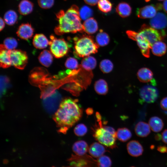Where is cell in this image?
<instances>
[{
	"mask_svg": "<svg viewBox=\"0 0 167 167\" xmlns=\"http://www.w3.org/2000/svg\"><path fill=\"white\" fill-rule=\"evenodd\" d=\"M68 167H97V160L87 155L79 156L72 155L67 160Z\"/></svg>",
	"mask_w": 167,
	"mask_h": 167,
	"instance_id": "cell-7",
	"label": "cell"
},
{
	"mask_svg": "<svg viewBox=\"0 0 167 167\" xmlns=\"http://www.w3.org/2000/svg\"><path fill=\"white\" fill-rule=\"evenodd\" d=\"M166 44L161 41H157L152 45L151 49L152 53L157 56H161L165 54L167 50Z\"/></svg>",
	"mask_w": 167,
	"mask_h": 167,
	"instance_id": "cell-25",
	"label": "cell"
},
{
	"mask_svg": "<svg viewBox=\"0 0 167 167\" xmlns=\"http://www.w3.org/2000/svg\"><path fill=\"white\" fill-rule=\"evenodd\" d=\"M0 66L3 68H6L11 66L9 50L3 44H1L0 46Z\"/></svg>",
	"mask_w": 167,
	"mask_h": 167,
	"instance_id": "cell-18",
	"label": "cell"
},
{
	"mask_svg": "<svg viewBox=\"0 0 167 167\" xmlns=\"http://www.w3.org/2000/svg\"><path fill=\"white\" fill-rule=\"evenodd\" d=\"M96 41L99 46L103 47L109 44L110 38L108 34L101 29L96 36Z\"/></svg>",
	"mask_w": 167,
	"mask_h": 167,
	"instance_id": "cell-32",
	"label": "cell"
},
{
	"mask_svg": "<svg viewBox=\"0 0 167 167\" xmlns=\"http://www.w3.org/2000/svg\"><path fill=\"white\" fill-rule=\"evenodd\" d=\"M132 136L131 131L126 127L119 128L116 131V138L122 142L127 141Z\"/></svg>",
	"mask_w": 167,
	"mask_h": 167,
	"instance_id": "cell-31",
	"label": "cell"
},
{
	"mask_svg": "<svg viewBox=\"0 0 167 167\" xmlns=\"http://www.w3.org/2000/svg\"><path fill=\"white\" fill-rule=\"evenodd\" d=\"M47 71L41 67H37L31 71L29 76L30 82L35 85H41L51 77Z\"/></svg>",
	"mask_w": 167,
	"mask_h": 167,
	"instance_id": "cell-12",
	"label": "cell"
},
{
	"mask_svg": "<svg viewBox=\"0 0 167 167\" xmlns=\"http://www.w3.org/2000/svg\"><path fill=\"white\" fill-rule=\"evenodd\" d=\"M74 54L79 57H85L98 52L99 46L90 36L83 35L75 37Z\"/></svg>",
	"mask_w": 167,
	"mask_h": 167,
	"instance_id": "cell-3",
	"label": "cell"
},
{
	"mask_svg": "<svg viewBox=\"0 0 167 167\" xmlns=\"http://www.w3.org/2000/svg\"><path fill=\"white\" fill-rule=\"evenodd\" d=\"M1 92H5L6 88H7L9 84V79L6 76H1L0 77Z\"/></svg>",
	"mask_w": 167,
	"mask_h": 167,
	"instance_id": "cell-42",
	"label": "cell"
},
{
	"mask_svg": "<svg viewBox=\"0 0 167 167\" xmlns=\"http://www.w3.org/2000/svg\"><path fill=\"white\" fill-rule=\"evenodd\" d=\"M135 131L136 135L140 137L147 136L150 133V127L147 123L140 121L135 125Z\"/></svg>",
	"mask_w": 167,
	"mask_h": 167,
	"instance_id": "cell-21",
	"label": "cell"
},
{
	"mask_svg": "<svg viewBox=\"0 0 167 167\" xmlns=\"http://www.w3.org/2000/svg\"><path fill=\"white\" fill-rule=\"evenodd\" d=\"M160 106L163 110L167 111V97L163 98L161 101Z\"/></svg>",
	"mask_w": 167,
	"mask_h": 167,
	"instance_id": "cell-43",
	"label": "cell"
},
{
	"mask_svg": "<svg viewBox=\"0 0 167 167\" xmlns=\"http://www.w3.org/2000/svg\"><path fill=\"white\" fill-rule=\"evenodd\" d=\"M126 33L130 38L137 42L143 55L146 58L149 57L150 49L152 46L149 42L139 32L128 30Z\"/></svg>",
	"mask_w": 167,
	"mask_h": 167,
	"instance_id": "cell-8",
	"label": "cell"
},
{
	"mask_svg": "<svg viewBox=\"0 0 167 167\" xmlns=\"http://www.w3.org/2000/svg\"><path fill=\"white\" fill-rule=\"evenodd\" d=\"M99 9L104 13H108L112 10V5L109 0H99L97 3Z\"/></svg>",
	"mask_w": 167,
	"mask_h": 167,
	"instance_id": "cell-35",
	"label": "cell"
},
{
	"mask_svg": "<svg viewBox=\"0 0 167 167\" xmlns=\"http://www.w3.org/2000/svg\"><path fill=\"white\" fill-rule=\"evenodd\" d=\"M87 4L93 6L97 4L99 0H84Z\"/></svg>",
	"mask_w": 167,
	"mask_h": 167,
	"instance_id": "cell-46",
	"label": "cell"
},
{
	"mask_svg": "<svg viewBox=\"0 0 167 167\" xmlns=\"http://www.w3.org/2000/svg\"><path fill=\"white\" fill-rule=\"evenodd\" d=\"M97 167H111L112 161L110 158L106 155H102L97 160Z\"/></svg>",
	"mask_w": 167,
	"mask_h": 167,
	"instance_id": "cell-37",
	"label": "cell"
},
{
	"mask_svg": "<svg viewBox=\"0 0 167 167\" xmlns=\"http://www.w3.org/2000/svg\"><path fill=\"white\" fill-rule=\"evenodd\" d=\"M163 7L164 11L167 13V0H165L163 2Z\"/></svg>",
	"mask_w": 167,
	"mask_h": 167,
	"instance_id": "cell-48",
	"label": "cell"
},
{
	"mask_svg": "<svg viewBox=\"0 0 167 167\" xmlns=\"http://www.w3.org/2000/svg\"><path fill=\"white\" fill-rule=\"evenodd\" d=\"M129 154L133 157L139 156L143 153V149L141 143L138 141L132 140L129 142L126 145Z\"/></svg>",
	"mask_w": 167,
	"mask_h": 167,
	"instance_id": "cell-16",
	"label": "cell"
},
{
	"mask_svg": "<svg viewBox=\"0 0 167 167\" xmlns=\"http://www.w3.org/2000/svg\"><path fill=\"white\" fill-rule=\"evenodd\" d=\"M56 16L59 23L54 30L57 35H61L65 33L84 31L79 9L76 5H72L65 12L63 10L60 11Z\"/></svg>",
	"mask_w": 167,
	"mask_h": 167,
	"instance_id": "cell-2",
	"label": "cell"
},
{
	"mask_svg": "<svg viewBox=\"0 0 167 167\" xmlns=\"http://www.w3.org/2000/svg\"><path fill=\"white\" fill-rule=\"evenodd\" d=\"M40 6L43 9H49L54 5V0H38Z\"/></svg>",
	"mask_w": 167,
	"mask_h": 167,
	"instance_id": "cell-41",
	"label": "cell"
},
{
	"mask_svg": "<svg viewBox=\"0 0 167 167\" xmlns=\"http://www.w3.org/2000/svg\"><path fill=\"white\" fill-rule=\"evenodd\" d=\"M77 100L66 98L61 103L56 112L54 119L57 123L64 131L73 126L80 119L82 111Z\"/></svg>",
	"mask_w": 167,
	"mask_h": 167,
	"instance_id": "cell-1",
	"label": "cell"
},
{
	"mask_svg": "<svg viewBox=\"0 0 167 167\" xmlns=\"http://www.w3.org/2000/svg\"><path fill=\"white\" fill-rule=\"evenodd\" d=\"M139 96L141 101L144 102L151 103L154 102L159 96V92L155 87L147 85L142 87L139 90Z\"/></svg>",
	"mask_w": 167,
	"mask_h": 167,
	"instance_id": "cell-11",
	"label": "cell"
},
{
	"mask_svg": "<svg viewBox=\"0 0 167 167\" xmlns=\"http://www.w3.org/2000/svg\"><path fill=\"white\" fill-rule=\"evenodd\" d=\"M157 150L162 153L167 152V147L165 145L159 146L157 147Z\"/></svg>",
	"mask_w": 167,
	"mask_h": 167,
	"instance_id": "cell-45",
	"label": "cell"
},
{
	"mask_svg": "<svg viewBox=\"0 0 167 167\" xmlns=\"http://www.w3.org/2000/svg\"><path fill=\"white\" fill-rule=\"evenodd\" d=\"M94 88L96 93L101 95H106L108 91L107 83L102 79H99L95 82Z\"/></svg>",
	"mask_w": 167,
	"mask_h": 167,
	"instance_id": "cell-30",
	"label": "cell"
},
{
	"mask_svg": "<svg viewBox=\"0 0 167 167\" xmlns=\"http://www.w3.org/2000/svg\"><path fill=\"white\" fill-rule=\"evenodd\" d=\"M101 117L97 118L99 122L94 130L93 135L96 140L103 145L113 148L116 146V132L114 129L109 126H103Z\"/></svg>",
	"mask_w": 167,
	"mask_h": 167,
	"instance_id": "cell-4",
	"label": "cell"
},
{
	"mask_svg": "<svg viewBox=\"0 0 167 167\" xmlns=\"http://www.w3.org/2000/svg\"><path fill=\"white\" fill-rule=\"evenodd\" d=\"M84 31L88 34H93L98 30V25L96 20L90 18L85 20L83 24Z\"/></svg>",
	"mask_w": 167,
	"mask_h": 167,
	"instance_id": "cell-22",
	"label": "cell"
},
{
	"mask_svg": "<svg viewBox=\"0 0 167 167\" xmlns=\"http://www.w3.org/2000/svg\"><path fill=\"white\" fill-rule=\"evenodd\" d=\"M50 50L55 58H60L66 55L69 50V44L63 38H58L53 35L50 36Z\"/></svg>",
	"mask_w": 167,
	"mask_h": 167,
	"instance_id": "cell-6",
	"label": "cell"
},
{
	"mask_svg": "<svg viewBox=\"0 0 167 167\" xmlns=\"http://www.w3.org/2000/svg\"><path fill=\"white\" fill-rule=\"evenodd\" d=\"M151 27L157 30H161L162 32L165 35L163 31L167 27V17L162 12H158L150 21Z\"/></svg>",
	"mask_w": 167,
	"mask_h": 167,
	"instance_id": "cell-14",
	"label": "cell"
},
{
	"mask_svg": "<svg viewBox=\"0 0 167 167\" xmlns=\"http://www.w3.org/2000/svg\"><path fill=\"white\" fill-rule=\"evenodd\" d=\"M49 42L44 34H37L34 36L32 43L36 48L42 49L46 48L49 45Z\"/></svg>",
	"mask_w": 167,
	"mask_h": 167,
	"instance_id": "cell-23",
	"label": "cell"
},
{
	"mask_svg": "<svg viewBox=\"0 0 167 167\" xmlns=\"http://www.w3.org/2000/svg\"><path fill=\"white\" fill-rule=\"evenodd\" d=\"M43 106L49 113H53L58 109L61 96L57 90L42 93Z\"/></svg>",
	"mask_w": 167,
	"mask_h": 167,
	"instance_id": "cell-5",
	"label": "cell"
},
{
	"mask_svg": "<svg viewBox=\"0 0 167 167\" xmlns=\"http://www.w3.org/2000/svg\"><path fill=\"white\" fill-rule=\"evenodd\" d=\"M88 151L92 157L97 158L103 155L106 150L103 144L100 143L95 142L90 145Z\"/></svg>",
	"mask_w": 167,
	"mask_h": 167,
	"instance_id": "cell-19",
	"label": "cell"
},
{
	"mask_svg": "<svg viewBox=\"0 0 167 167\" xmlns=\"http://www.w3.org/2000/svg\"><path fill=\"white\" fill-rule=\"evenodd\" d=\"M74 131L75 134L77 136H82L87 133L88 129L84 124L80 123L75 126Z\"/></svg>",
	"mask_w": 167,
	"mask_h": 167,
	"instance_id": "cell-39",
	"label": "cell"
},
{
	"mask_svg": "<svg viewBox=\"0 0 167 167\" xmlns=\"http://www.w3.org/2000/svg\"><path fill=\"white\" fill-rule=\"evenodd\" d=\"M34 29L31 24H22L19 27L16 33L17 36L21 39L27 40L32 36Z\"/></svg>",
	"mask_w": 167,
	"mask_h": 167,
	"instance_id": "cell-15",
	"label": "cell"
},
{
	"mask_svg": "<svg viewBox=\"0 0 167 167\" xmlns=\"http://www.w3.org/2000/svg\"><path fill=\"white\" fill-rule=\"evenodd\" d=\"M80 18L83 20H86L90 18L93 15L92 10L86 6H82L79 11Z\"/></svg>",
	"mask_w": 167,
	"mask_h": 167,
	"instance_id": "cell-36",
	"label": "cell"
},
{
	"mask_svg": "<svg viewBox=\"0 0 167 167\" xmlns=\"http://www.w3.org/2000/svg\"><path fill=\"white\" fill-rule=\"evenodd\" d=\"M88 143L83 140L76 141L73 144L72 147L73 151L76 155L79 156L86 155L88 150Z\"/></svg>",
	"mask_w": 167,
	"mask_h": 167,
	"instance_id": "cell-20",
	"label": "cell"
},
{
	"mask_svg": "<svg viewBox=\"0 0 167 167\" xmlns=\"http://www.w3.org/2000/svg\"><path fill=\"white\" fill-rule=\"evenodd\" d=\"M33 4L28 0L21 1L18 6V11L20 14L23 15H28L33 11Z\"/></svg>",
	"mask_w": 167,
	"mask_h": 167,
	"instance_id": "cell-26",
	"label": "cell"
},
{
	"mask_svg": "<svg viewBox=\"0 0 167 167\" xmlns=\"http://www.w3.org/2000/svg\"><path fill=\"white\" fill-rule=\"evenodd\" d=\"M97 62L93 56H88L85 57L81 62V66L84 69L90 71L94 69L96 67Z\"/></svg>",
	"mask_w": 167,
	"mask_h": 167,
	"instance_id": "cell-29",
	"label": "cell"
},
{
	"mask_svg": "<svg viewBox=\"0 0 167 167\" xmlns=\"http://www.w3.org/2000/svg\"><path fill=\"white\" fill-rule=\"evenodd\" d=\"M4 45L9 50L14 49L18 45V42L15 38L13 37H7L3 41Z\"/></svg>",
	"mask_w": 167,
	"mask_h": 167,
	"instance_id": "cell-38",
	"label": "cell"
},
{
	"mask_svg": "<svg viewBox=\"0 0 167 167\" xmlns=\"http://www.w3.org/2000/svg\"><path fill=\"white\" fill-rule=\"evenodd\" d=\"M137 76L141 82L145 83L152 81L154 85L156 84L153 80V73L148 68L143 67L139 69L137 73Z\"/></svg>",
	"mask_w": 167,
	"mask_h": 167,
	"instance_id": "cell-17",
	"label": "cell"
},
{
	"mask_svg": "<svg viewBox=\"0 0 167 167\" xmlns=\"http://www.w3.org/2000/svg\"><path fill=\"white\" fill-rule=\"evenodd\" d=\"M65 65L66 68L72 70L76 69L79 66L77 60L72 57H69L67 59Z\"/></svg>",
	"mask_w": 167,
	"mask_h": 167,
	"instance_id": "cell-40",
	"label": "cell"
},
{
	"mask_svg": "<svg viewBox=\"0 0 167 167\" xmlns=\"http://www.w3.org/2000/svg\"><path fill=\"white\" fill-rule=\"evenodd\" d=\"M148 122L151 130L155 132L161 131L164 126L163 121L161 118L157 116L151 117L149 120Z\"/></svg>",
	"mask_w": 167,
	"mask_h": 167,
	"instance_id": "cell-28",
	"label": "cell"
},
{
	"mask_svg": "<svg viewBox=\"0 0 167 167\" xmlns=\"http://www.w3.org/2000/svg\"><path fill=\"white\" fill-rule=\"evenodd\" d=\"M17 19V15L13 10H9L4 15V20L5 22L9 25L14 24L16 22Z\"/></svg>",
	"mask_w": 167,
	"mask_h": 167,
	"instance_id": "cell-33",
	"label": "cell"
},
{
	"mask_svg": "<svg viewBox=\"0 0 167 167\" xmlns=\"http://www.w3.org/2000/svg\"><path fill=\"white\" fill-rule=\"evenodd\" d=\"M155 139L156 140H159L161 138V135L160 134H156L155 137Z\"/></svg>",
	"mask_w": 167,
	"mask_h": 167,
	"instance_id": "cell-49",
	"label": "cell"
},
{
	"mask_svg": "<svg viewBox=\"0 0 167 167\" xmlns=\"http://www.w3.org/2000/svg\"><path fill=\"white\" fill-rule=\"evenodd\" d=\"M152 46L155 42L163 39L164 35L161 32L145 24L143 25L139 32Z\"/></svg>",
	"mask_w": 167,
	"mask_h": 167,
	"instance_id": "cell-10",
	"label": "cell"
},
{
	"mask_svg": "<svg viewBox=\"0 0 167 167\" xmlns=\"http://www.w3.org/2000/svg\"><path fill=\"white\" fill-rule=\"evenodd\" d=\"M99 67L100 69L103 73H108L112 71L113 65L110 60L105 59L101 62Z\"/></svg>",
	"mask_w": 167,
	"mask_h": 167,
	"instance_id": "cell-34",
	"label": "cell"
},
{
	"mask_svg": "<svg viewBox=\"0 0 167 167\" xmlns=\"http://www.w3.org/2000/svg\"><path fill=\"white\" fill-rule=\"evenodd\" d=\"M135 167L134 166H131V167Z\"/></svg>",
	"mask_w": 167,
	"mask_h": 167,
	"instance_id": "cell-51",
	"label": "cell"
},
{
	"mask_svg": "<svg viewBox=\"0 0 167 167\" xmlns=\"http://www.w3.org/2000/svg\"><path fill=\"white\" fill-rule=\"evenodd\" d=\"M38 58L40 62L46 67L49 66L53 61L52 54L50 51L47 50H43L40 54Z\"/></svg>",
	"mask_w": 167,
	"mask_h": 167,
	"instance_id": "cell-27",
	"label": "cell"
},
{
	"mask_svg": "<svg viewBox=\"0 0 167 167\" xmlns=\"http://www.w3.org/2000/svg\"><path fill=\"white\" fill-rule=\"evenodd\" d=\"M159 0V1H163V0Z\"/></svg>",
	"mask_w": 167,
	"mask_h": 167,
	"instance_id": "cell-50",
	"label": "cell"
},
{
	"mask_svg": "<svg viewBox=\"0 0 167 167\" xmlns=\"http://www.w3.org/2000/svg\"><path fill=\"white\" fill-rule=\"evenodd\" d=\"M161 8V5L158 4L156 6L154 5H147L138 9L136 14L138 17L141 19L152 18L156 15L157 10Z\"/></svg>",
	"mask_w": 167,
	"mask_h": 167,
	"instance_id": "cell-13",
	"label": "cell"
},
{
	"mask_svg": "<svg viewBox=\"0 0 167 167\" xmlns=\"http://www.w3.org/2000/svg\"><path fill=\"white\" fill-rule=\"evenodd\" d=\"M11 66L19 69H24L28 62V56L26 52L20 49L9 50Z\"/></svg>",
	"mask_w": 167,
	"mask_h": 167,
	"instance_id": "cell-9",
	"label": "cell"
},
{
	"mask_svg": "<svg viewBox=\"0 0 167 167\" xmlns=\"http://www.w3.org/2000/svg\"><path fill=\"white\" fill-rule=\"evenodd\" d=\"M161 139L165 143L167 144V129L165 130L162 133Z\"/></svg>",
	"mask_w": 167,
	"mask_h": 167,
	"instance_id": "cell-44",
	"label": "cell"
},
{
	"mask_svg": "<svg viewBox=\"0 0 167 167\" xmlns=\"http://www.w3.org/2000/svg\"><path fill=\"white\" fill-rule=\"evenodd\" d=\"M52 167H55L54 166H53Z\"/></svg>",
	"mask_w": 167,
	"mask_h": 167,
	"instance_id": "cell-52",
	"label": "cell"
},
{
	"mask_svg": "<svg viewBox=\"0 0 167 167\" xmlns=\"http://www.w3.org/2000/svg\"><path fill=\"white\" fill-rule=\"evenodd\" d=\"M0 31H1L4 28L5 26V24L4 20L2 19L1 17L0 18Z\"/></svg>",
	"mask_w": 167,
	"mask_h": 167,
	"instance_id": "cell-47",
	"label": "cell"
},
{
	"mask_svg": "<svg viewBox=\"0 0 167 167\" xmlns=\"http://www.w3.org/2000/svg\"><path fill=\"white\" fill-rule=\"evenodd\" d=\"M130 6L126 2L119 3L116 7V11L121 17L126 18L129 16L131 13Z\"/></svg>",
	"mask_w": 167,
	"mask_h": 167,
	"instance_id": "cell-24",
	"label": "cell"
}]
</instances>
